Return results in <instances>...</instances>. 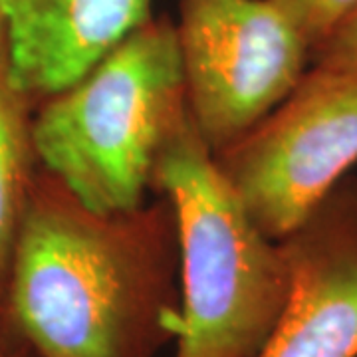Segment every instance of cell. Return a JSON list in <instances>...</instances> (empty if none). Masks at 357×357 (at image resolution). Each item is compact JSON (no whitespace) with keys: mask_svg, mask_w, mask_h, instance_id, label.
<instances>
[{"mask_svg":"<svg viewBox=\"0 0 357 357\" xmlns=\"http://www.w3.org/2000/svg\"><path fill=\"white\" fill-rule=\"evenodd\" d=\"M30 100L14 88L6 44L0 48V316L13 256L38 161L32 143Z\"/></svg>","mask_w":357,"mask_h":357,"instance_id":"cell-8","label":"cell"},{"mask_svg":"<svg viewBox=\"0 0 357 357\" xmlns=\"http://www.w3.org/2000/svg\"><path fill=\"white\" fill-rule=\"evenodd\" d=\"M177 274L167 199L100 215L42 167L14 248L4 314L38 357H157L181 332Z\"/></svg>","mask_w":357,"mask_h":357,"instance_id":"cell-1","label":"cell"},{"mask_svg":"<svg viewBox=\"0 0 357 357\" xmlns=\"http://www.w3.org/2000/svg\"><path fill=\"white\" fill-rule=\"evenodd\" d=\"M314 68L357 72V8L310 52Z\"/></svg>","mask_w":357,"mask_h":357,"instance_id":"cell-10","label":"cell"},{"mask_svg":"<svg viewBox=\"0 0 357 357\" xmlns=\"http://www.w3.org/2000/svg\"><path fill=\"white\" fill-rule=\"evenodd\" d=\"M215 161L256 227L290 236L357 163V72L314 68Z\"/></svg>","mask_w":357,"mask_h":357,"instance_id":"cell-4","label":"cell"},{"mask_svg":"<svg viewBox=\"0 0 357 357\" xmlns=\"http://www.w3.org/2000/svg\"><path fill=\"white\" fill-rule=\"evenodd\" d=\"M8 70L26 98L64 91L151 18V0H2Z\"/></svg>","mask_w":357,"mask_h":357,"instance_id":"cell-7","label":"cell"},{"mask_svg":"<svg viewBox=\"0 0 357 357\" xmlns=\"http://www.w3.org/2000/svg\"><path fill=\"white\" fill-rule=\"evenodd\" d=\"M6 44V20H4V8H2V0H0V48Z\"/></svg>","mask_w":357,"mask_h":357,"instance_id":"cell-12","label":"cell"},{"mask_svg":"<svg viewBox=\"0 0 357 357\" xmlns=\"http://www.w3.org/2000/svg\"><path fill=\"white\" fill-rule=\"evenodd\" d=\"M282 243L290 294L255 357H357V187H335Z\"/></svg>","mask_w":357,"mask_h":357,"instance_id":"cell-6","label":"cell"},{"mask_svg":"<svg viewBox=\"0 0 357 357\" xmlns=\"http://www.w3.org/2000/svg\"><path fill=\"white\" fill-rule=\"evenodd\" d=\"M151 185L165 192L177 229L175 357H255L290 294L284 243L248 217L191 112L165 141Z\"/></svg>","mask_w":357,"mask_h":357,"instance_id":"cell-2","label":"cell"},{"mask_svg":"<svg viewBox=\"0 0 357 357\" xmlns=\"http://www.w3.org/2000/svg\"><path fill=\"white\" fill-rule=\"evenodd\" d=\"M191 115L213 153L241 139L306 74L310 48L272 0H181Z\"/></svg>","mask_w":357,"mask_h":357,"instance_id":"cell-5","label":"cell"},{"mask_svg":"<svg viewBox=\"0 0 357 357\" xmlns=\"http://www.w3.org/2000/svg\"><path fill=\"white\" fill-rule=\"evenodd\" d=\"M310 52L357 8V0H272Z\"/></svg>","mask_w":357,"mask_h":357,"instance_id":"cell-9","label":"cell"},{"mask_svg":"<svg viewBox=\"0 0 357 357\" xmlns=\"http://www.w3.org/2000/svg\"><path fill=\"white\" fill-rule=\"evenodd\" d=\"M191 112L169 18H149L32 117L42 167L100 215L143 204L165 141Z\"/></svg>","mask_w":357,"mask_h":357,"instance_id":"cell-3","label":"cell"},{"mask_svg":"<svg viewBox=\"0 0 357 357\" xmlns=\"http://www.w3.org/2000/svg\"><path fill=\"white\" fill-rule=\"evenodd\" d=\"M0 357H38V354L22 340V335L14 330L6 314L0 316Z\"/></svg>","mask_w":357,"mask_h":357,"instance_id":"cell-11","label":"cell"}]
</instances>
